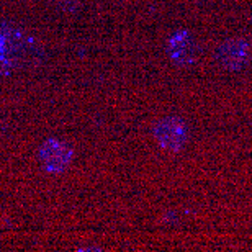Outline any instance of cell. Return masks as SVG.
Returning <instances> with one entry per match:
<instances>
[{"label":"cell","instance_id":"6da1fadb","mask_svg":"<svg viewBox=\"0 0 252 252\" xmlns=\"http://www.w3.org/2000/svg\"><path fill=\"white\" fill-rule=\"evenodd\" d=\"M39 46L33 36L13 25L0 22V75H8L38 63Z\"/></svg>","mask_w":252,"mask_h":252},{"label":"cell","instance_id":"7a4b0ae2","mask_svg":"<svg viewBox=\"0 0 252 252\" xmlns=\"http://www.w3.org/2000/svg\"><path fill=\"white\" fill-rule=\"evenodd\" d=\"M154 138L165 151H180L189 141V128L177 117H164L154 125Z\"/></svg>","mask_w":252,"mask_h":252},{"label":"cell","instance_id":"3957f363","mask_svg":"<svg viewBox=\"0 0 252 252\" xmlns=\"http://www.w3.org/2000/svg\"><path fill=\"white\" fill-rule=\"evenodd\" d=\"M74 158L72 148L63 139H48L41 144L38 151L39 162L48 172H63L70 165Z\"/></svg>","mask_w":252,"mask_h":252},{"label":"cell","instance_id":"277c9868","mask_svg":"<svg viewBox=\"0 0 252 252\" xmlns=\"http://www.w3.org/2000/svg\"><path fill=\"white\" fill-rule=\"evenodd\" d=\"M251 58V44L243 38H231L220 44L216 51V59L226 69L236 70L248 64Z\"/></svg>","mask_w":252,"mask_h":252},{"label":"cell","instance_id":"5b68a950","mask_svg":"<svg viewBox=\"0 0 252 252\" xmlns=\"http://www.w3.org/2000/svg\"><path fill=\"white\" fill-rule=\"evenodd\" d=\"M167 53L175 64L185 65L193 61L196 51H195V43H193V39H191L190 33L187 32L174 33L167 41Z\"/></svg>","mask_w":252,"mask_h":252},{"label":"cell","instance_id":"8992f818","mask_svg":"<svg viewBox=\"0 0 252 252\" xmlns=\"http://www.w3.org/2000/svg\"><path fill=\"white\" fill-rule=\"evenodd\" d=\"M51 2L64 12H74L82 5L84 0H51Z\"/></svg>","mask_w":252,"mask_h":252}]
</instances>
